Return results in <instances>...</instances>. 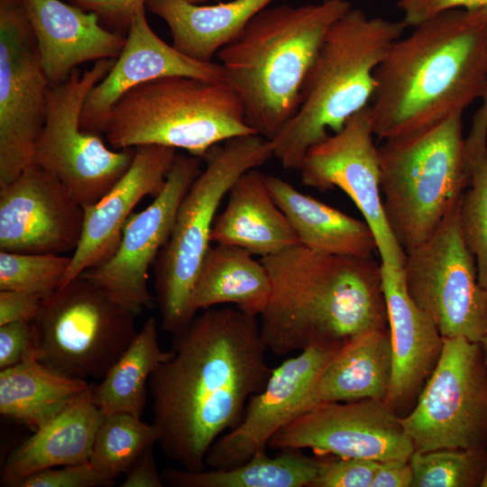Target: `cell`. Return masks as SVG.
Segmentation results:
<instances>
[{
    "mask_svg": "<svg viewBox=\"0 0 487 487\" xmlns=\"http://www.w3.org/2000/svg\"><path fill=\"white\" fill-rule=\"evenodd\" d=\"M171 350L148 383L158 443L181 468L201 471L211 446L241 423L273 368L256 317L236 307L204 309L174 334Z\"/></svg>",
    "mask_w": 487,
    "mask_h": 487,
    "instance_id": "obj_1",
    "label": "cell"
},
{
    "mask_svg": "<svg viewBox=\"0 0 487 487\" xmlns=\"http://www.w3.org/2000/svg\"><path fill=\"white\" fill-rule=\"evenodd\" d=\"M480 486L481 487H487V462H486V465H485L483 477H482V482H481Z\"/></svg>",
    "mask_w": 487,
    "mask_h": 487,
    "instance_id": "obj_46",
    "label": "cell"
},
{
    "mask_svg": "<svg viewBox=\"0 0 487 487\" xmlns=\"http://www.w3.org/2000/svg\"><path fill=\"white\" fill-rule=\"evenodd\" d=\"M271 295V280L265 265L248 251L236 246L210 247L191 293L190 308L196 313L222 304H233L243 312L260 317Z\"/></svg>",
    "mask_w": 487,
    "mask_h": 487,
    "instance_id": "obj_28",
    "label": "cell"
},
{
    "mask_svg": "<svg viewBox=\"0 0 487 487\" xmlns=\"http://www.w3.org/2000/svg\"><path fill=\"white\" fill-rule=\"evenodd\" d=\"M317 473V459L300 449L285 448L273 457L266 451L229 469L189 471L169 467L161 473L173 487H310Z\"/></svg>",
    "mask_w": 487,
    "mask_h": 487,
    "instance_id": "obj_30",
    "label": "cell"
},
{
    "mask_svg": "<svg viewBox=\"0 0 487 487\" xmlns=\"http://www.w3.org/2000/svg\"><path fill=\"white\" fill-rule=\"evenodd\" d=\"M86 11L95 13L101 23L123 34L128 31L135 14L146 7L148 0H69Z\"/></svg>",
    "mask_w": 487,
    "mask_h": 487,
    "instance_id": "obj_38",
    "label": "cell"
},
{
    "mask_svg": "<svg viewBox=\"0 0 487 487\" xmlns=\"http://www.w3.org/2000/svg\"><path fill=\"white\" fill-rule=\"evenodd\" d=\"M273 1L230 0L204 5L185 0H148L146 7L167 23L178 51L194 60L212 62Z\"/></svg>",
    "mask_w": 487,
    "mask_h": 487,
    "instance_id": "obj_25",
    "label": "cell"
},
{
    "mask_svg": "<svg viewBox=\"0 0 487 487\" xmlns=\"http://www.w3.org/2000/svg\"><path fill=\"white\" fill-rule=\"evenodd\" d=\"M460 201L426 241L406 253L404 283L442 337L480 343L487 332V290L463 237Z\"/></svg>",
    "mask_w": 487,
    "mask_h": 487,
    "instance_id": "obj_12",
    "label": "cell"
},
{
    "mask_svg": "<svg viewBox=\"0 0 487 487\" xmlns=\"http://www.w3.org/2000/svg\"><path fill=\"white\" fill-rule=\"evenodd\" d=\"M83 221L84 207L57 179L34 164L0 186V251L74 252Z\"/></svg>",
    "mask_w": 487,
    "mask_h": 487,
    "instance_id": "obj_18",
    "label": "cell"
},
{
    "mask_svg": "<svg viewBox=\"0 0 487 487\" xmlns=\"http://www.w3.org/2000/svg\"><path fill=\"white\" fill-rule=\"evenodd\" d=\"M397 7L402 12L406 27H415L419 23L441 12L463 8L487 10V0H399Z\"/></svg>",
    "mask_w": 487,
    "mask_h": 487,
    "instance_id": "obj_40",
    "label": "cell"
},
{
    "mask_svg": "<svg viewBox=\"0 0 487 487\" xmlns=\"http://www.w3.org/2000/svg\"><path fill=\"white\" fill-rule=\"evenodd\" d=\"M135 315L78 276L42 299L32 321L36 359L72 379H103L137 335Z\"/></svg>",
    "mask_w": 487,
    "mask_h": 487,
    "instance_id": "obj_9",
    "label": "cell"
},
{
    "mask_svg": "<svg viewBox=\"0 0 487 487\" xmlns=\"http://www.w3.org/2000/svg\"><path fill=\"white\" fill-rule=\"evenodd\" d=\"M42 299L18 290H0V326L18 321H32Z\"/></svg>",
    "mask_w": 487,
    "mask_h": 487,
    "instance_id": "obj_41",
    "label": "cell"
},
{
    "mask_svg": "<svg viewBox=\"0 0 487 487\" xmlns=\"http://www.w3.org/2000/svg\"><path fill=\"white\" fill-rule=\"evenodd\" d=\"M51 85L65 81L82 63L115 60L125 36L106 29L98 16L60 0H21Z\"/></svg>",
    "mask_w": 487,
    "mask_h": 487,
    "instance_id": "obj_21",
    "label": "cell"
},
{
    "mask_svg": "<svg viewBox=\"0 0 487 487\" xmlns=\"http://www.w3.org/2000/svg\"><path fill=\"white\" fill-rule=\"evenodd\" d=\"M273 157L271 141L259 134L232 138L204 156L206 168L183 198L170 236L155 263L161 328L173 335L195 317L191 293L210 249L217 209L234 183Z\"/></svg>",
    "mask_w": 487,
    "mask_h": 487,
    "instance_id": "obj_8",
    "label": "cell"
},
{
    "mask_svg": "<svg viewBox=\"0 0 487 487\" xmlns=\"http://www.w3.org/2000/svg\"><path fill=\"white\" fill-rule=\"evenodd\" d=\"M468 163L470 188L461 198L459 222L475 260L479 284L487 290V149Z\"/></svg>",
    "mask_w": 487,
    "mask_h": 487,
    "instance_id": "obj_35",
    "label": "cell"
},
{
    "mask_svg": "<svg viewBox=\"0 0 487 487\" xmlns=\"http://www.w3.org/2000/svg\"><path fill=\"white\" fill-rule=\"evenodd\" d=\"M158 439L159 431L153 423L147 424L127 413L104 415L96 434L90 463L116 480Z\"/></svg>",
    "mask_w": 487,
    "mask_h": 487,
    "instance_id": "obj_32",
    "label": "cell"
},
{
    "mask_svg": "<svg viewBox=\"0 0 487 487\" xmlns=\"http://www.w3.org/2000/svg\"><path fill=\"white\" fill-rule=\"evenodd\" d=\"M90 387L45 367L33 350L22 363L1 370L0 413L34 432Z\"/></svg>",
    "mask_w": 487,
    "mask_h": 487,
    "instance_id": "obj_29",
    "label": "cell"
},
{
    "mask_svg": "<svg viewBox=\"0 0 487 487\" xmlns=\"http://www.w3.org/2000/svg\"><path fill=\"white\" fill-rule=\"evenodd\" d=\"M381 274L392 352L385 401L395 409L414 397L432 373L442 352L443 337L408 295L403 270L381 266Z\"/></svg>",
    "mask_w": 487,
    "mask_h": 487,
    "instance_id": "obj_22",
    "label": "cell"
},
{
    "mask_svg": "<svg viewBox=\"0 0 487 487\" xmlns=\"http://www.w3.org/2000/svg\"><path fill=\"white\" fill-rule=\"evenodd\" d=\"M264 180L301 245L322 253L349 256H371L377 250L365 221L301 193L281 178L264 175Z\"/></svg>",
    "mask_w": 487,
    "mask_h": 487,
    "instance_id": "obj_26",
    "label": "cell"
},
{
    "mask_svg": "<svg viewBox=\"0 0 487 487\" xmlns=\"http://www.w3.org/2000/svg\"><path fill=\"white\" fill-rule=\"evenodd\" d=\"M342 345H310L273 368L263 390L248 400L241 423L211 446L206 467L233 468L266 451L280 428L312 407L317 383Z\"/></svg>",
    "mask_w": 487,
    "mask_h": 487,
    "instance_id": "obj_17",
    "label": "cell"
},
{
    "mask_svg": "<svg viewBox=\"0 0 487 487\" xmlns=\"http://www.w3.org/2000/svg\"><path fill=\"white\" fill-rule=\"evenodd\" d=\"M125 38L112 69L87 96L80 119L86 132L103 134L114 104L147 81L177 76L225 80L219 63L194 60L162 41L150 26L145 7L133 17Z\"/></svg>",
    "mask_w": 487,
    "mask_h": 487,
    "instance_id": "obj_19",
    "label": "cell"
},
{
    "mask_svg": "<svg viewBox=\"0 0 487 487\" xmlns=\"http://www.w3.org/2000/svg\"><path fill=\"white\" fill-rule=\"evenodd\" d=\"M103 418L92 401L91 386L10 453L2 468V485L14 487L44 469L89 463Z\"/></svg>",
    "mask_w": 487,
    "mask_h": 487,
    "instance_id": "obj_23",
    "label": "cell"
},
{
    "mask_svg": "<svg viewBox=\"0 0 487 487\" xmlns=\"http://www.w3.org/2000/svg\"><path fill=\"white\" fill-rule=\"evenodd\" d=\"M51 84L21 0H0V186L32 164Z\"/></svg>",
    "mask_w": 487,
    "mask_h": 487,
    "instance_id": "obj_13",
    "label": "cell"
},
{
    "mask_svg": "<svg viewBox=\"0 0 487 487\" xmlns=\"http://www.w3.org/2000/svg\"><path fill=\"white\" fill-rule=\"evenodd\" d=\"M480 344L482 345V351H483V354H484L485 363H486V365H487V332L485 333V335H483V337L480 341Z\"/></svg>",
    "mask_w": 487,
    "mask_h": 487,
    "instance_id": "obj_45",
    "label": "cell"
},
{
    "mask_svg": "<svg viewBox=\"0 0 487 487\" xmlns=\"http://www.w3.org/2000/svg\"><path fill=\"white\" fill-rule=\"evenodd\" d=\"M406 29L401 22L369 17L351 8L327 31L305 78L299 108L271 141L284 169H299L307 152L339 132L370 105L375 69Z\"/></svg>",
    "mask_w": 487,
    "mask_h": 487,
    "instance_id": "obj_5",
    "label": "cell"
},
{
    "mask_svg": "<svg viewBox=\"0 0 487 487\" xmlns=\"http://www.w3.org/2000/svg\"><path fill=\"white\" fill-rule=\"evenodd\" d=\"M400 419L417 452L485 446L487 365L481 344L443 337L415 408Z\"/></svg>",
    "mask_w": 487,
    "mask_h": 487,
    "instance_id": "obj_11",
    "label": "cell"
},
{
    "mask_svg": "<svg viewBox=\"0 0 487 487\" xmlns=\"http://www.w3.org/2000/svg\"><path fill=\"white\" fill-rule=\"evenodd\" d=\"M400 418L385 400L319 402L280 428L268 447L378 462L409 460L414 446Z\"/></svg>",
    "mask_w": 487,
    "mask_h": 487,
    "instance_id": "obj_15",
    "label": "cell"
},
{
    "mask_svg": "<svg viewBox=\"0 0 487 487\" xmlns=\"http://www.w3.org/2000/svg\"><path fill=\"white\" fill-rule=\"evenodd\" d=\"M134 150L124 175L97 202L84 207L80 240L60 288L108 260L116 251L124 226L137 204L146 196H157L163 188L177 150L161 145H142Z\"/></svg>",
    "mask_w": 487,
    "mask_h": 487,
    "instance_id": "obj_20",
    "label": "cell"
},
{
    "mask_svg": "<svg viewBox=\"0 0 487 487\" xmlns=\"http://www.w3.org/2000/svg\"><path fill=\"white\" fill-rule=\"evenodd\" d=\"M70 257L55 253L0 252V290H18L45 299L61 284Z\"/></svg>",
    "mask_w": 487,
    "mask_h": 487,
    "instance_id": "obj_34",
    "label": "cell"
},
{
    "mask_svg": "<svg viewBox=\"0 0 487 487\" xmlns=\"http://www.w3.org/2000/svg\"><path fill=\"white\" fill-rule=\"evenodd\" d=\"M115 60H96L83 72L77 68L65 81L50 86L45 121L34 147L32 164L57 179L83 207L106 195L134 157V148L110 149L99 134L80 124L87 94Z\"/></svg>",
    "mask_w": 487,
    "mask_h": 487,
    "instance_id": "obj_10",
    "label": "cell"
},
{
    "mask_svg": "<svg viewBox=\"0 0 487 487\" xmlns=\"http://www.w3.org/2000/svg\"><path fill=\"white\" fill-rule=\"evenodd\" d=\"M211 243L243 248L261 258L300 244L264 174L256 169L240 176L230 188L225 209L215 218Z\"/></svg>",
    "mask_w": 487,
    "mask_h": 487,
    "instance_id": "obj_24",
    "label": "cell"
},
{
    "mask_svg": "<svg viewBox=\"0 0 487 487\" xmlns=\"http://www.w3.org/2000/svg\"><path fill=\"white\" fill-rule=\"evenodd\" d=\"M392 372L387 328L371 329L343 343L323 371L312 402L385 400Z\"/></svg>",
    "mask_w": 487,
    "mask_h": 487,
    "instance_id": "obj_27",
    "label": "cell"
},
{
    "mask_svg": "<svg viewBox=\"0 0 487 487\" xmlns=\"http://www.w3.org/2000/svg\"><path fill=\"white\" fill-rule=\"evenodd\" d=\"M33 350L32 321L0 326V370L22 363Z\"/></svg>",
    "mask_w": 487,
    "mask_h": 487,
    "instance_id": "obj_39",
    "label": "cell"
},
{
    "mask_svg": "<svg viewBox=\"0 0 487 487\" xmlns=\"http://www.w3.org/2000/svg\"><path fill=\"white\" fill-rule=\"evenodd\" d=\"M462 115L378 148L385 216L405 253L434 233L469 186Z\"/></svg>",
    "mask_w": 487,
    "mask_h": 487,
    "instance_id": "obj_7",
    "label": "cell"
},
{
    "mask_svg": "<svg viewBox=\"0 0 487 487\" xmlns=\"http://www.w3.org/2000/svg\"><path fill=\"white\" fill-rule=\"evenodd\" d=\"M188 3H191V4H196V5H201L202 3H205L207 1H209V0H185Z\"/></svg>",
    "mask_w": 487,
    "mask_h": 487,
    "instance_id": "obj_47",
    "label": "cell"
},
{
    "mask_svg": "<svg viewBox=\"0 0 487 487\" xmlns=\"http://www.w3.org/2000/svg\"><path fill=\"white\" fill-rule=\"evenodd\" d=\"M351 8L348 0L267 6L217 52L224 78L257 134L271 141L294 116L327 31Z\"/></svg>",
    "mask_w": 487,
    "mask_h": 487,
    "instance_id": "obj_4",
    "label": "cell"
},
{
    "mask_svg": "<svg viewBox=\"0 0 487 487\" xmlns=\"http://www.w3.org/2000/svg\"><path fill=\"white\" fill-rule=\"evenodd\" d=\"M103 134L115 150L161 145L203 159L220 142L257 133L225 80L177 76L125 92L111 108Z\"/></svg>",
    "mask_w": 487,
    "mask_h": 487,
    "instance_id": "obj_6",
    "label": "cell"
},
{
    "mask_svg": "<svg viewBox=\"0 0 487 487\" xmlns=\"http://www.w3.org/2000/svg\"><path fill=\"white\" fill-rule=\"evenodd\" d=\"M373 135L368 105L351 116L339 132L309 148L299 170L302 183L309 188L320 191L342 189L372 232L381 266L401 271L406 253L385 216Z\"/></svg>",
    "mask_w": 487,
    "mask_h": 487,
    "instance_id": "obj_14",
    "label": "cell"
},
{
    "mask_svg": "<svg viewBox=\"0 0 487 487\" xmlns=\"http://www.w3.org/2000/svg\"><path fill=\"white\" fill-rule=\"evenodd\" d=\"M261 261L271 295L260 330L272 354L387 328L381 265L372 256L326 254L297 244Z\"/></svg>",
    "mask_w": 487,
    "mask_h": 487,
    "instance_id": "obj_3",
    "label": "cell"
},
{
    "mask_svg": "<svg viewBox=\"0 0 487 487\" xmlns=\"http://www.w3.org/2000/svg\"><path fill=\"white\" fill-rule=\"evenodd\" d=\"M465 148L468 161L487 149V86L482 96V104L473 116Z\"/></svg>",
    "mask_w": 487,
    "mask_h": 487,
    "instance_id": "obj_44",
    "label": "cell"
},
{
    "mask_svg": "<svg viewBox=\"0 0 487 487\" xmlns=\"http://www.w3.org/2000/svg\"><path fill=\"white\" fill-rule=\"evenodd\" d=\"M115 482V480L89 462L36 472L21 480L14 487H108Z\"/></svg>",
    "mask_w": 487,
    "mask_h": 487,
    "instance_id": "obj_37",
    "label": "cell"
},
{
    "mask_svg": "<svg viewBox=\"0 0 487 487\" xmlns=\"http://www.w3.org/2000/svg\"><path fill=\"white\" fill-rule=\"evenodd\" d=\"M378 461L321 455L310 487H371Z\"/></svg>",
    "mask_w": 487,
    "mask_h": 487,
    "instance_id": "obj_36",
    "label": "cell"
},
{
    "mask_svg": "<svg viewBox=\"0 0 487 487\" xmlns=\"http://www.w3.org/2000/svg\"><path fill=\"white\" fill-rule=\"evenodd\" d=\"M200 157L178 154L161 191L126 221L114 254L81 275L134 315L151 308L149 271L168 242L179 207L202 171Z\"/></svg>",
    "mask_w": 487,
    "mask_h": 487,
    "instance_id": "obj_16",
    "label": "cell"
},
{
    "mask_svg": "<svg viewBox=\"0 0 487 487\" xmlns=\"http://www.w3.org/2000/svg\"><path fill=\"white\" fill-rule=\"evenodd\" d=\"M484 447L414 451L409 460L412 487L480 486L487 462Z\"/></svg>",
    "mask_w": 487,
    "mask_h": 487,
    "instance_id": "obj_33",
    "label": "cell"
},
{
    "mask_svg": "<svg viewBox=\"0 0 487 487\" xmlns=\"http://www.w3.org/2000/svg\"><path fill=\"white\" fill-rule=\"evenodd\" d=\"M121 487H162L164 482L159 473L153 455V445L147 447L125 473Z\"/></svg>",
    "mask_w": 487,
    "mask_h": 487,
    "instance_id": "obj_42",
    "label": "cell"
},
{
    "mask_svg": "<svg viewBox=\"0 0 487 487\" xmlns=\"http://www.w3.org/2000/svg\"><path fill=\"white\" fill-rule=\"evenodd\" d=\"M413 473L409 460L379 463L371 487H412Z\"/></svg>",
    "mask_w": 487,
    "mask_h": 487,
    "instance_id": "obj_43",
    "label": "cell"
},
{
    "mask_svg": "<svg viewBox=\"0 0 487 487\" xmlns=\"http://www.w3.org/2000/svg\"><path fill=\"white\" fill-rule=\"evenodd\" d=\"M393 42L374 72V135L405 137L463 114L487 86V10L450 9Z\"/></svg>",
    "mask_w": 487,
    "mask_h": 487,
    "instance_id": "obj_2",
    "label": "cell"
},
{
    "mask_svg": "<svg viewBox=\"0 0 487 487\" xmlns=\"http://www.w3.org/2000/svg\"><path fill=\"white\" fill-rule=\"evenodd\" d=\"M157 326L156 319L149 317L101 382L92 387V401L104 415L142 417L151 375L173 355L172 350L161 348Z\"/></svg>",
    "mask_w": 487,
    "mask_h": 487,
    "instance_id": "obj_31",
    "label": "cell"
}]
</instances>
